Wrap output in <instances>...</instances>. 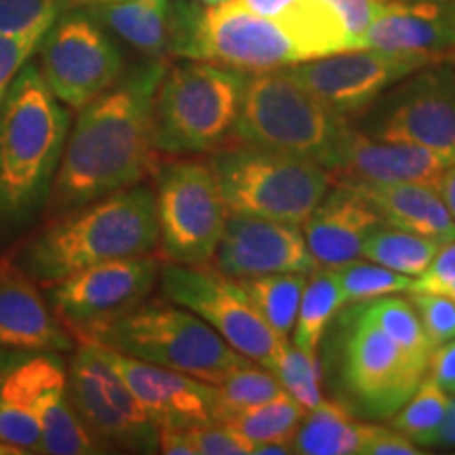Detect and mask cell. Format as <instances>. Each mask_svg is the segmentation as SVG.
Returning a JSON list of instances; mask_svg holds the SVG:
<instances>
[{
    "mask_svg": "<svg viewBox=\"0 0 455 455\" xmlns=\"http://www.w3.org/2000/svg\"><path fill=\"white\" fill-rule=\"evenodd\" d=\"M87 339L213 386L253 363L228 346L201 316L167 299L144 301Z\"/></svg>",
    "mask_w": 455,
    "mask_h": 455,
    "instance_id": "obj_7",
    "label": "cell"
},
{
    "mask_svg": "<svg viewBox=\"0 0 455 455\" xmlns=\"http://www.w3.org/2000/svg\"><path fill=\"white\" fill-rule=\"evenodd\" d=\"M435 61L441 60L378 49H350L299 61L289 66V70L323 104L350 118L365 112L392 84Z\"/></svg>",
    "mask_w": 455,
    "mask_h": 455,
    "instance_id": "obj_16",
    "label": "cell"
},
{
    "mask_svg": "<svg viewBox=\"0 0 455 455\" xmlns=\"http://www.w3.org/2000/svg\"><path fill=\"white\" fill-rule=\"evenodd\" d=\"M156 244L155 190L135 184L49 218L24 243L15 264L44 287L91 266L148 255Z\"/></svg>",
    "mask_w": 455,
    "mask_h": 455,
    "instance_id": "obj_3",
    "label": "cell"
},
{
    "mask_svg": "<svg viewBox=\"0 0 455 455\" xmlns=\"http://www.w3.org/2000/svg\"><path fill=\"white\" fill-rule=\"evenodd\" d=\"M158 276L161 264L148 253L91 266L44 284L43 291L55 315L78 341L144 304Z\"/></svg>",
    "mask_w": 455,
    "mask_h": 455,
    "instance_id": "obj_15",
    "label": "cell"
},
{
    "mask_svg": "<svg viewBox=\"0 0 455 455\" xmlns=\"http://www.w3.org/2000/svg\"><path fill=\"white\" fill-rule=\"evenodd\" d=\"M20 384L28 411L36 419L41 432V453H101L68 398L64 355L24 350L20 361Z\"/></svg>",
    "mask_w": 455,
    "mask_h": 455,
    "instance_id": "obj_18",
    "label": "cell"
},
{
    "mask_svg": "<svg viewBox=\"0 0 455 455\" xmlns=\"http://www.w3.org/2000/svg\"><path fill=\"white\" fill-rule=\"evenodd\" d=\"M449 60L455 61V47H453V51H451V55H449Z\"/></svg>",
    "mask_w": 455,
    "mask_h": 455,
    "instance_id": "obj_55",
    "label": "cell"
},
{
    "mask_svg": "<svg viewBox=\"0 0 455 455\" xmlns=\"http://www.w3.org/2000/svg\"><path fill=\"white\" fill-rule=\"evenodd\" d=\"M209 167L228 212L291 226H304L335 181L321 164L247 144L215 150Z\"/></svg>",
    "mask_w": 455,
    "mask_h": 455,
    "instance_id": "obj_8",
    "label": "cell"
},
{
    "mask_svg": "<svg viewBox=\"0 0 455 455\" xmlns=\"http://www.w3.org/2000/svg\"><path fill=\"white\" fill-rule=\"evenodd\" d=\"M411 304L432 350L455 338V301L449 295L411 291Z\"/></svg>",
    "mask_w": 455,
    "mask_h": 455,
    "instance_id": "obj_39",
    "label": "cell"
},
{
    "mask_svg": "<svg viewBox=\"0 0 455 455\" xmlns=\"http://www.w3.org/2000/svg\"><path fill=\"white\" fill-rule=\"evenodd\" d=\"M352 133L350 118L323 104L287 68L249 74L232 140L338 167Z\"/></svg>",
    "mask_w": 455,
    "mask_h": 455,
    "instance_id": "obj_4",
    "label": "cell"
},
{
    "mask_svg": "<svg viewBox=\"0 0 455 455\" xmlns=\"http://www.w3.org/2000/svg\"><path fill=\"white\" fill-rule=\"evenodd\" d=\"M74 346L44 291L13 259H0V348L66 355Z\"/></svg>",
    "mask_w": 455,
    "mask_h": 455,
    "instance_id": "obj_20",
    "label": "cell"
},
{
    "mask_svg": "<svg viewBox=\"0 0 455 455\" xmlns=\"http://www.w3.org/2000/svg\"><path fill=\"white\" fill-rule=\"evenodd\" d=\"M198 3H203V4H220V3H226V0H198Z\"/></svg>",
    "mask_w": 455,
    "mask_h": 455,
    "instance_id": "obj_53",
    "label": "cell"
},
{
    "mask_svg": "<svg viewBox=\"0 0 455 455\" xmlns=\"http://www.w3.org/2000/svg\"><path fill=\"white\" fill-rule=\"evenodd\" d=\"M249 74L190 60L167 68L155 95L152 138L163 155H204L232 140Z\"/></svg>",
    "mask_w": 455,
    "mask_h": 455,
    "instance_id": "obj_6",
    "label": "cell"
},
{
    "mask_svg": "<svg viewBox=\"0 0 455 455\" xmlns=\"http://www.w3.org/2000/svg\"><path fill=\"white\" fill-rule=\"evenodd\" d=\"M74 0H0V36L44 34Z\"/></svg>",
    "mask_w": 455,
    "mask_h": 455,
    "instance_id": "obj_38",
    "label": "cell"
},
{
    "mask_svg": "<svg viewBox=\"0 0 455 455\" xmlns=\"http://www.w3.org/2000/svg\"><path fill=\"white\" fill-rule=\"evenodd\" d=\"M171 4L173 0H121L81 7L148 60H164L171 55Z\"/></svg>",
    "mask_w": 455,
    "mask_h": 455,
    "instance_id": "obj_26",
    "label": "cell"
},
{
    "mask_svg": "<svg viewBox=\"0 0 455 455\" xmlns=\"http://www.w3.org/2000/svg\"><path fill=\"white\" fill-rule=\"evenodd\" d=\"M327 375L335 401L363 419H390L428 369L413 361L352 304L327 327Z\"/></svg>",
    "mask_w": 455,
    "mask_h": 455,
    "instance_id": "obj_5",
    "label": "cell"
},
{
    "mask_svg": "<svg viewBox=\"0 0 455 455\" xmlns=\"http://www.w3.org/2000/svg\"><path fill=\"white\" fill-rule=\"evenodd\" d=\"M451 158L430 148L407 144V141H382L352 127L338 167L331 171L333 180L346 184H439L443 171Z\"/></svg>",
    "mask_w": 455,
    "mask_h": 455,
    "instance_id": "obj_22",
    "label": "cell"
},
{
    "mask_svg": "<svg viewBox=\"0 0 455 455\" xmlns=\"http://www.w3.org/2000/svg\"><path fill=\"white\" fill-rule=\"evenodd\" d=\"M358 131L373 140L407 141L455 158V61L419 68L384 91L365 112Z\"/></svg>",
    "mask_w": 455,
    "mask_h": 455,
    "instance_id": "obj_11",
    "label": "cell"
},
{
    "mask_svg": "<svg viewBox=\"0 0 455 455\" xmlns=\"http://www.w3.org/2000/svg\"><path fill=\"white\" fill-rule=\"evenodd\" d=\"M163 299L195 312L236 352L270 369L287 341L278 338L249 304L235 278L207 264H169L161 268Z\"/></svg>",
    "mask_w": 455,
    "mask_h": 455,
    "instance_id": "obj_13",
    "label": "cell"
},
{
    "mask_svg": "<svg viewBox=\"0 0 455 455\" xmlns=\"http://www.w3.org/2000/svg\"><path fill=\"white\" fill-rule=\"evenodd\" d=\"M89 3H121V0H74L76 7H81V4H89Z\"/></svg>",
    "mask_w": 455,
    "mask_h": 455,
    "instance_id": "obj_51",
    "label": "cell"
},
{
    "mask_svg": "<svg viewBox=\"0 0 455 455\" xmlns=\"http://www.w3.org/2000/svg\"><path fill=\"white\" fill-rule=\"evenodd\" d=\"M66 388L74 411L101 453L158 451V426L148 418L98 341H76L66 365Z\"/></svg>",
    "mask_w": 455,
    "mask_h": 455,
    "instance_id": "obj_9",
    "label": "cell"
},
{
    "mask_svg": "<svg viewBox=\"0 0 455 455\" xmlns=\"http://www.w3.org/2000/svg\"><path fill=\"white\" fill-rule=\"evenodd\" d=\"M445 295H449V298H451V299L455 301V283L451 284V287H449V289H447V291H445Z\"/></svg>",
    "mask_w": 455,
    "mask_h": 455,
    "instance_id": "obj_52",
    "label": "cell"
},
{
    "mask_svg": "<svg viewBox=\"0 0 455 455\" xmlns=\"http://www.w3.org/2000/svg\"><path fill=\"white\" fill-rule=\"evenodd\" d=\"M344 304V293L335 268L323 266L321 270H312L301 291L298 318L293 325V344L308 355L318 356L323 335L327 333V327Z\"/></svg>",
    "mask_w": 455,
    "mask_h": 455,
    "instance_id": "obj_28",
    "label": "cell"
},
{
    "mask_svg": "<svg viewBox=\"0 0 455 455\" xmlns=\"http://www.w3.org/2000/svg\"><path fill=\"white\" fill-rule=\"evenodd\" d=\"M272 373L276 375L283 390L289 392L301 407L308 411L323 401L321 392V365L318 356L308 355L295 344H284L278 355Z\"/></svg>",
    "mask_w": 455,
    "mask_h": 455,
    "instance_id": "obj_37",
    "label": "cell"
},
{
    "mask_svg": "<svg viewBox=\"0 0 455 455\" xmlns=\"http://www.w3.org/2000/svg\"><path fill=\"white\" fill-rule=\"evenodd\" d=\"M306 409L299 405L289 392H278L270 401L259 403L247 411L228 419V426L247 436L253 445L258 443H281L291 445L298 426L304 418Z\"/></svg>",
    "mask_w": 455,
    "mask_h": 455,
    "instance_id": "obj_32",
    "label": "cell"
},
{
    "mask_svg": "<svg viewBox=\"0 0 455 455\" xmlns=\"http://www.w3.org/2000/svg\"><path fill=\"white\" fill-rule=\"evenodd\" d=\"M215 268L230 278L306 275L316 270L299 226L228 212L215 249Z\"/></svg>",
    "mask_w": 455,
    "mask_h": 455,
    "instance_id": "obj_17",
    "label": "cell"
},
{
    "mask_svg": "<svg viewBox=\"0 0 455 455\" xmlns=\"http://www.w3.org/2000/svg\"><path fill=\"white\" fill-rule=\"evenodd\" d=\"M158 451L167 455H195L188 428H175V426L158 428Z\"/></svg>",
    "mask_w": 455,
    "mask_h": 455,
    "instance_id": "obj_46",
    "label": "cell"
},
{
    "mask_svg": "<svg viewBox=\"0 0 455 455\" xmlns=\"http://www.w3.org/2000/svg\"><path fill=\"white\" fill-rule=\"evenodd\" d=\"M255 455H289L293 453L291 445H281V443H258L253 445Z\"/></svg>",
    "mask_w": 455,
    "mask_h": 455,
    "instance_id": "obj_49",
    "label": "cell"
},
{
    "mask_svg": "<svg viewBox=\"0 0 455 455\" xmlns=\"http://www.w3.org/2000/svg\"><path fill=\"white\" fill-rule=\"evenodd\" d=\"M156 173L158 244L171 264L201 266L213 259L228 207L209 164L175 161Z\"/></svg>",
    "mask_w": 455,
    "mask_h": 455,
    "instance_id": "obj_10",
    "label": "cell"
},
{
    "mask_svg": "<svg viewBox=\"0 0 455 455\" xmlns=\"http://www.w3.org/2000/svg\"><path fill=\"white\" fill-rule=\"evenodd\" d=\"M167 64L148 60L81 108L44 207L49 218L141 184L156 171L152 108Z\"/></svg>",
    "mask_w": 455,
    "mask_h": 455,
    "instance_id": "obj_1",
    "label": "cell"
},
{
    "mask_svg": "<svg viewBox=\"0 0 455 455\" xmlns=\"http://www.w3.org/2000/svg\"><path fill=\"white\" fill-rule=\"evenodd\" d=\"M341 293H344L346 304H358V301H369L386 298L392 293L411 291L413 278L379 264H367V261H350V264L335 268Z\"/></svg>",
    "mask_w": 455,
    "mask_h": 455,
    "instance_id": "obj_36",
    "label": "cell"
},
{
    "mask_svg": "<svg viewBox=\"0 0 455 455\" xmlns=\"http://www.w3.org/2000/svg\"><path fill=\"white\" fill-rule=\"evenodd\" d=\"M70 110L26 61L0 108V228L20 230L47 207L70 133Z\"/></svg>",
    "mask_w": 455,
    "mask_h": 455,
    "instance_id": "obj_2",
    "label": "cell"
},
{
    "mask_svg": "<svg viewBox=\"0 0 455 455\" xmlns=\"http://www.w3.org/2000/svg\"><path fill=\"white\" fill-rule=\"evenodd\" d=\"M175 57L212 61L244 74L278 70L304 61L291 38L275 21L253 13L241 0L198 3Z\"/></svg>",
    "mask_w": 455,
    "mask_h": 455,
    "instance_id": "obj_12",
    "label": "cell"
},
{
    "mask_svg": "<svg viewBox=\"0 0 455 455\" xmlns=\"http://www.w3.org/2000/svg\"><path fill=\"white\" fill-rule=\"evenodd\" d=\"M455 47V0H390L367 28L361 49L449 60Z\"/></svg>",
    "mask_w": 455,
    "mask_h": 455,
    "instance_id": "obj_21",
    "label": "cell"
},
{
    "mask_svg": "<svg viewBox=\"0 0 455 455\" xmlns=\"http://www.w3.org/2000/svg\"><path fill=\"white\" fill-rule=\"evenodd\" d=\"M195 455H249L253 443L224 422L196 424L188 428Z\"/></svg>",
    "mask_w": 455,
    "mask_h": 455,
    "instance_id": "obj_40",
    "label": "cell"
},
{
    "mask_svg": "<svg viewBox=\"0 0 455 455\" xmlns=\"http://www.w3.org/2000/svg\"><path fill=\"white\" fill-rule=\"evenodd\" d=\"M249 299V304L258 310L266 325L278 338L289 341L291 329L298 318L301 291L306 287V275H266L251 278H235Z\"/></svg>",
    "mask_w": 455,
    "mask_h": 455,
    "instance_id": "obj_29",
    "label": "cell"
},
{
    "mask_svg": "<svg viewBox=\"0 0 455 455\" xmlns=\"http://www.w3.org/2000/svg\"><path fill=\"white\" fill-rule=\"evenodd\" d=\"M38 68L61 104L81 110L118 83L124 60L110 32L83 7L57 17L38 43Z\"/></svg>",
    "mask_w": 455,
    "mask_h": 455,
    "instance_id": "obj_14",
    "label": "cell"
},
{
    "mask_svg": "<svg viewBox=\"0 0 455 455\" xmlns=\"http://www.w3.org/2000/svg\"><path fill=\"white\" fill-rule=\"evenodd\" d=\"M283 392V386L270 369L251 365L238 367L224 382L215 386V422H228L259 403Z\"/></svg>",
    "mask_w": 455,
    "mask_h": 455,
    "instance_id": "obj_34",
    "label": "cell"
},
{
    "mask_svg": "<svg viewBox=\"0 0 455 455\" xmlns=\"http://www.w3.org/2000/svg\"><path fill=\"white\" fill-rule=\"evenodd\" d=\"M344 21L352 49H361V38L371 21L382 13L390 0H327Z\"/></svg>",
    "mask_w": 455,
    "mask_h": 455,
    "instance_id": "obj_42",
    "label": "cell"
},
{
    "mask_svg": "<svg viewBox=\"0 0 455 455\" xmlns=\"http://www.w3.org/2000/svg\"><path fill=\"white\" fill-rule=\"evenodd\" d=\"M379 224L382 218L365 198L344 181H333L304 221V238L316 266L339 268L361 258L365 236Z\"/></svg>",
    "mask_w": 455,
    "mask_h": 455,
    "instance_id": "obj_23",
    "label": "cell"
},
{
    "mask_svg": "<svg viewBox=\"0 0 455 455\" xmlns=\"http://www.w3.org/2000/svg\"><path fill=\"white\" fill-rule=\"evenodd\" d=\"M449 396L430 375H424L409 401L390 418V428L405 435L415 445L428 447V441L443 422Z\"/></svg>",
    "mask_w": 455,
    "mask_h": 455,
    "instance_id": "obj_35",
    "label": "cell"
},
{
    "mask_svg": "<svg viewBox=\"0 0 455 455\" xmlns=\"http://www.w3.org/2000/svg\"><path fill=\"white\" fill-rule=\"evenodd\" d=\"M375 428V424L358 422L338 401H321L304 413L291 449L301 455H355Z\"/></svg>",
    "mask_w": 455,
    "mask_h": 455,
    "instance_id": "obj_27",
    "label": "cell"
},
{
    "mask_svg": "<svg viewBox=\"0 0 455 455\" xmlns=\"http://www.w3.org/2000/svg\"><path fill=\"white\" fill-rule=\"evenodd\" d=\"M21 352L0 348V441L26 453H41V432L21 396Z\"/></svg>",
    "mask_w": 455,
    "mask_h": 455,
    "instance_id": "obj_31",
    "label": "cell"
},
{
    "mask_svg": "<svg viewBox=\"0 0 455 455\" xmlns=\"http://www.w3.org/2000/svg\"><path fill=\"white\" fill-rule=\"evenodd\" d=\"M424 3H453V0H424Z\"/></svg>",
    "mask_w": 455,
    "mask_h": 455,
    "instance_id": "obj_54",
    "label": "cell"
},
{
    "mask_svg": "<svg viewBox=\"0 0 455 455\" xmlns=\"http://www.w3.org/2000/svg\"><path fill=\"white\" fill-rule=\"evenodd\" d=\"M247 9L275 21L298 47L301 60L350 51L344 21L327 0H241Z\"/></svg>",
    "mask_w": 455,
    "mask_h": 455,
    "instance_id": "obj_25",
    "label": "cell"
},
{
    "mask_svg": "<svg viewBox=\"0 0 455 455\" xmlns=\"http://www.w3.org/2000/svg\"><path fill=\"white\" fill-rule=\"evenodd\" d=\"M348 186L371 204L384 224L428 236L441 244L455 241V220L435 186L418 181Z\"/></svg>",
    "mask_w": 455,
    "mask_h": 455,
    "instance_id": "obj_24",
    "label": "cell"
},
{
    "mask_svg": "<svg viewBox=\"0 0 455 455\" xmlns=\"http://www.w3.org/2000/svg\"><path fill=\"white\" fill-rule=\"evenodd\" d=\"M428 447L455 449V395L453 398H449L447 411L443 415V422L439 424V428L435 430V435H432Z\"/></svg>",
    "mask_w": 455,
    "mask_h": 455,
    "instance_id": "obj_47",
    "label": "cell"
},
{
    "mask_svg": "<svg viewBox=\"0 0 455 455\" xmlns=\"http://www.w3.org/2000/svg\"><path fill=\"white\" fill-rule=\"evenodd\" d=\"M441 243L401 228L379 224L363 243L361 258L407 276H419L428 268Z\"/></svg>",
    "mask_w": 455,
    "mask_h": 455,
    "instance_id": "obj_30",
    "label": "cell"
},
{
    "mask_svg": "<svg viewBox=\"0 0 455 455\" xmlns=\"http://www.w3.org/2000/svg\"><path fill=\"white\" fill-rule=\"evenodd\" d=\"M428 375L447 395H455V338L432 350Z\"/></svg>",
    "mask_w": 455,
    "mask_h": 455,
    "instance_id": "obj_45",
    "label": "cell"
},
{
    "mask_svg": "<svg viewBox=\"0 0 455 455\" xmlns=\"http://www.w3.org/2000/svg\"><path fill=\"white\" fill-rule=\"evenodd\" d=\"M0 455H26L24 449L15 447V445H9V443L0 441Z\"/></svg>",
    "mask_w": 455,
    "mask_h": 455,
    "instance_id": "obj_50",
    "label": "cell"
},
{
    "mask_svg": "<svg viewBox=\"0 0 455 455\" xmlns=\"http://www.w3.org/2000/svg\"><path fill=\"white\" fill-rule=\"evenodd\" d=\"M43 41L41 34H28V36H0V108L7 95V89L17 72L26 61L36 53L38 43Z\"/></svg>",
    "mask_w": 455,
    "mask_h": 455,
    "instance_id": "obj_41",
    "label": "cell"
},
{
    "mask_svg": "<svg viewBox=\"0 0 455 455\" xmlns=\"http://www.w3.org/2000/svg\"><path fill=\"white\" fill-rule=\"evenodd\" d=\"M436 190L443 198V203L447 204L449 213L455 220V158L447 164V169L443 171L439 184H436Z\"/></svg>",
    "mask_w": 455,
    "mask_h": 455,
    "instance_id": "obj_48",
    "label": "cell"
},
{
    "mask_svg": "<svg viewBox=\"0 0 455 455\" xmlns=\"http://www.w3.org/2000/svg\"><path fill=\"white\" fill-rule=\"evenodd\" d=\"M365 316L379 327L401 350H405L418 365L428 369L432 346L426 338L418 312L407 299L401 298H378L358 301Z\"/></svg>",
    "mask_w": 455,
    "mask_h": 455,
    "instance_id": "obj_33",
    "label": "cell"
},
{
    "mask_svg": "<svg viewBox=\"0 0 455 455\" xmlns=\"http://www.w3.org/2000/svg\"><path fill=\"white\" fill-rule=\"evenodd\" d=\"M424 449L415 445L411 439H407L401 432L392 428L378 426L365 445L361 449V455H422Z\"/></svg>",
    "mask_w": 455,
    "mask_h": 455,
    "instance_id": "obj_44",
    "label": "cell"
},
{
    "mask_svg": "<svg viewBox=\"0 0 455 455\" xmlns=\"http://www.w3.org/2000/svg\"><path fill=\"white\" fill-rule=\"evenodd\" d=\"M108 358L158 428L215 422V386L104 346Z\"/></svg>",
    "mask_w": 455,
    "mask_h": 455,
    "instance_id": "obj_19",
    "label": "cell"
},
{
    "mask_svg": "<svg viewBox=\"0 0 455 455\" xmlns=\"http://www.w3.org/2000/svg\"><path fill=\"white\" fill-rule=\"evenodd\" d=\"M455 283V241L443 243L422 275L413 278L411 291L445 293ZM409 291V293H411Z\"/></svg>",
    "mask_w": 455,
    "mask_h": 455,
    "instance_id": "obj_43",
    "label": "cell"
}]
</instances>
